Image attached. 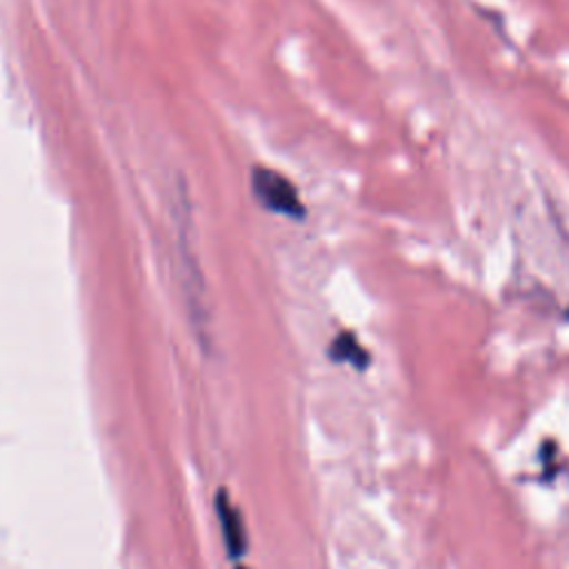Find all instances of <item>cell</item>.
I'll return each mask as SVG.
<instances>
[{
  "label": "cell",
  "mask_w": 569,
  "mask_h": 569,
  "mask_svg": "<svg viewBox=\"0 0 569 569\" xmlns=\"http://www.w3.org/2000/svg\"><path fill=\"white\" fill-rule=\"evenodd\" d=\"M251 187L256 198L269 209L287 218H305V204L296 187L278 171L269 167H256L251 173Z\"/></svg>",
  "instance_id": "6da1fadb"
},
{
  "label": "cell",
  "mask_w": 569,
  "mask_h": 569,
  "mask_svg": "<svg viewBox=\"0 0 569 569\" xmlns=\"http://www.w3.org/2000/svg\"><path fill=\"white\" fill-rule=\"evenodd\" d=\"M218 516H220V525H222V533H224V545L229 549L231 558H238L244 553L247 547V536H244V527H242V518L238 513V509H233V505L229 502L227 491H218Z\"/></svg>",
  "instance_id": "7a4b0ae2"
},
{
  "label": "cell",
  "mask_w": 569,
  "mask_h": 569,
  "mask_svg": "<svg viewBox=\"0 0 569 569\" xmlns=\"http://www.w3.org/2000/svg\"><path fill=\"white\" fill-rule=\"evenodd\" d=\"M329 356L338 362H349L358 369H365L369 362L367 351L360 347V342L356 340V336L351 331H342L333 338V342L329 347Z\"/></svg>",
  "instance_id": "3957f363"
},
{
  "label": "cell",
  "mask_w": 569,
  "mask_h": 569,
  "mask_svg": "<svg viewBox=\"0 0 569 569\" xmlns=\"http://www.w3.org/2000/svg\"><path fill=\"white\" fill-rule=\"evenodd\" d=\"M240 569H242V567H240Z\"/></svg>",
  "instance_id": "277c9868"
}]
</instances>
